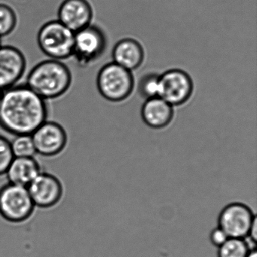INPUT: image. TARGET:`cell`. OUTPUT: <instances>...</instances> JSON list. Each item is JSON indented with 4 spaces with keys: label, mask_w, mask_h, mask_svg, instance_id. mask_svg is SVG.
I'll return each mask as SVG.
<instances>
[{
    "label": "cell",
    "mask_w": 257,
    "mask_h": 257,
    "mask_svg": "<svg viewBox=\"0 0 257 257\" xmlns=\"http://www.w3.org/2000/svg\"><path fill=\"white\" fill-rule=\"evenodd\" d=\"M228 238L229 237L225 234V231L218 226L213 228L210 234V242L213 246L217 248L222 246Z\"/></svg>",
    "instance_id": "obj_21"
},
{
    "label": "cell",
    "mask_w": 257,
    "mask_h": 257,
    "mask_svg": "<svg viewBox=\"0 0 257 257\" xmlns=\"http://www.w3.org/2000/svg\"><path fill=\"white\" fill-rule=\"evenodd\" d=\"M41 171L35 157H14L5 175L8 183L28 187Z\"/></svg>",
    "instance_id": "obj_15"
},
{
    "label": "cell",
    "mask_w": 257,
    "mask_h": 257,
    "mask_svg": "<svg viewBox=\"0 0 257 257\" xmlns=\"http://www.w3.org/2000/svg\"><path fill=\"white\" fill-rule=\"evenodd\" d=\"M251 250L246 239L228 238L218 248V257H247Z\"/></svg>",
    "instance_id": "obj_16"
},
{
    "label": "cell",
    "mask_w": 257,
    "mask_h": 257,
    "mask_svg": "<svg viewBox=\"0 0 257 257\" xmlns=\"http://www.w3.org/2000/svg\"><path fill=\"white\" fill-rule=\"evenodd\" d=\"M159 75L148 73L141 78L138 84V91L145 100L159 97Z\"/></svg>",
    "instance_id": "obj_19"
},
{
    "label": "cell",
    "mask_w": 257,
    "mask_h": 257,
    "mask_svg": "<svg viewBox=\"0 0 257 257\" xmlns=\"http://www.w3.org/2000/svg\"><path fill=\"white\" fill-rule=\"evenodd\" d=\"M174 106L159 97L145 100L141 109L142 121L147 127L155 130L166 128L174 117Z\"/></svg>",
    "instance_id": "obj_13"
},
{
    "label": "cell",
    "mask_w": 257,
    "mask_h": 257,
    "mask_svg": "<svg viewBox=\"0 0 257 257\" xmlns=\"http://www.w3.org/2000/svg\"><path fill=\"white\" fill-rule=\"evenodd\" d=\"M106 46L107 40L103 30L91 24L75 33L72 58L81 67L90 65L103 55Z\"/></svg>",
    "instance_id": "obj_6"
},
{
    "label": "cell",
    "mask_w": 257,
    "mask_h": 257,
    "mask_svg": "<svg viewBox=\"0 0 257 257\" xmlns=\"http://www.w3.org/2000/svg\"><path fill=\"white\" fill-rule=\"evenodd\" d=\"M27 68L25 54L16 46H0V91L18 85Z\"/></svg>",
    "instance_id": "obj_11"
},
{
    "label": "cell",
    "mask_w": 257,
    "mask_h": 257,
    "mask_svg": "<svg viewBox=\"0 0 257 257\" xmlns=\"http://www.w3.org/2000/svg\"><path fill=\"white\" fill-rule=\"evenodd\" d=\"M93 17L94 11L88 0H63L57 20L76 33L91 25Z\"/></svg>",
    "instance_id": "obj_12"
},
{
    "label": "cell",
    "mask_w": 257,
    "mask_h": 257,
    "mask_svg": "<svg viewBox=\"0 0 257 257\" xmlns=\"http://www.w3.org/2000/svg\"><path fill=\"white\" fill-rule=\"evenodd\" d=\"M247 257H257L256 249L251 250L249 253L248 254Z\"/></svg>",
    "instance_id": "obj_22"
},
{
    "label": "cell",
    "mask_w": 257,
    "mask_h": 257,
    "mask_svg": "<svg viewBox=\"0 0 257 257\" xmlns=\"http://www.w3.org/2000/svg\"><path fill=\"white\" fill-rule=\"evenodd\" d=\"M112 55L114 63L132 72L139 68L144 60L142 46L132 38L118 41L114 46Z\"/></svg>",
    "instance_id": "obj_14"
},
{
    "label": "cell",
    "mask_w": 257,
    "mask_h": 257,
    "mask_svg": "<svg viewBox=\"0 0 257 257\" xmlns=\"http://www.w3.org/2000/svg\"><path fill=\"white\" fill-rule=\"evenodd\" d=\"M256 220L252 208L241 202H232L222 208L218 216V227L229 238L245 239Z\"/></svg>",
    "instance_id": "obj_8"
},
{
    "label": "cell",
    "mask_w": 257,
    "mask_h": 257,
    "mask_svg": "<svg viewBox=\"0 0 257 257\" xmlns=\"http://www.w3.org/2000/svg\"><path fill=\"white\" fill-rule=\"evenodd\" d=\"M3 91H0V101H1V98H2Z\"/></svg>",
    "instance_id": "obj_23"
},
{
    "label": "cell",
    "mask_w": 257,
    "mask_h": 257,
    "mask_svg": "<svg viewBox=\"0 0 257 257\" xmlns=\"http://www.w3.org/2000/svg\"><path fill=\"white\" fill-rule=\"evenodd\" d=\"M47 101L29 87L16 85L3 91L0 127L12 135H32L48 120Z\"/></svg>",
    "instance_id": "obj_1"
},
{
    "label": "cell",
    "mask_w": 257,
    "mask_h": 257,
    "mask_svg": "<svg viewBox=\"0 0 257 257\" xmlns=\"http://www.w3.org/2000/svg\"><path fill=\"white\" fill-rule=\"evenodd\" d=\"M75 33L57 20L40 27L37 33L39 49L49 59L64 61L73 56Z\"/></svg>",
    "instance_id": "obj_3"
},
{
    "label": "cell",
    "mask_w": 257,
    "mask_h": 257,
    "mask_svg": "<svg viewBox=\"0 0 257 257\" xmlns=\"http://www.w3.org/2000/svg\"><path fill=\"white\" fill-rule=\"evenodd\" d=\"M13 159L10 140L0 135V176L5 175Z\"/></svg>",
    "instance_id": "obj_20"
},
{
    "label": "cell",
    "mask_w": 257,
    "mask_h": 257,
    "mask_svg": "<svg viewBox=\"0 0 257 257\" xmlns=\"http://www.w3.org/2000/svg\"><path fill=\"white\" fill-rule=\"evenodd\" d=\"M36 207L51 208L57 205L64 195V186L58 177L41 171L28 186Z\"/></svg>",
    "instance_id": "obj_10"
},
{
    "label": "cell",
    "mask_w": 257,
    "mask_h": 257,
    "mask_svg": "<svg viewBox=\"0 0 257 257\" xmlns=\"http://www.w3.org/2000/svg\"><path fill=\"white\" fill-rule=\"evenodd\" d=\"M193 90V81L184 70L171 69L159 75V97L174 107L187 103Z\"/></svg>",
    "instance_id": "obj_7"
},
{
    "label": "cell",
    "mask_w": 257,
    "mask_h": 257,
    "mask_svg": "<svg viewBox=\"0 0 257 257\" xmlns=\"http://www.w3.org/2000/svg\"><path fill=\"white\" fill-rule=\"evenodd\" d=\"M10 141L14 157H35V146L31 135H14Z\"/></svg>",
    "instance_id": "obj_18"
},
{
    "label": "cell",
    "mask_w": 257,
    "mask_h": 257,
    "mask_svg": "<svg viewBox=\"0 0 257 257\" xmlns=\"http://www.w3.org/2000/svg\"><path fill=\"white\" fill-rule=\"evenodd\" d=\"M97 86L103 98L112 103H120L130 97L135 88V79L132 71L112 62L100 69Z\"/></svg>",
    "instance_id": "obj_4"
},
{
    "label": "cell",
    "mask_w": 257,
    "mask_h": 257,
    "mask_svg": "<svg viewBox=\"0 0 257 257\" xmlns=\"http://www.w3.org/2000/svg\"><path fill=\"white\" fill-rule=\"evenodd\" d=\"M35 208L28 187L7 183L0 188V216L7 222H25Z\"/></svg>",
    "instance_id": "obj_5"
},
{
    "label": "cell",
    "mask_w": 257,
    "mask_h": 257,
    "mask_svg": "<svg viewBox=\"0 0 257 257\" xmlns=\"http://www.w3.org/2000/svg\"><path fill=\"white\" fill-rule=\"evenodd\" d=\"M1 45L2 44H1V39H0V46H1Z\"/></svg>",
    "instance_id": "obj_24"
},
{
    "label": "cell",
    "mask_w": 257,
    "mask_h": 257,
    "mask_svg": "<svg viewBox=\"0 0 257 257\" xmlns=\"http://www.w3.org/2000/svg\"><path fill=\"white\" fill-rule=\"evenodd\" d=\"M73 84L71 70L64 61L48 59L36 64L28 73L25 85L45 100L65 95Z\"/></svg>",
    "instance_id": "obj_2"
},
{
    "label": "cell",
    "mask_w": 257,
    "mask_h": 257,
    "mask_svg": "<svg viewBox=\"0 0 257 257\" xmlns=\"http://www.w3.org/2000/svg\"><path fill=\"white\" fill-rule=\"evenodd\" d=\"M37 155L54 157L61 154L67 147L68 135L63 125L46 120L31 135Z\"/></svg>",
    "instance_id": "obj_9"
},
{
    "label": "cell",
    "mask_w": 257,
    "mask_h": 257,
    "mask_svg": "<svg viewBox=\"0 0 257 257\" xmlns=\"http://www.w3.org/2000/svg\"><path fill=\"white\" fill-rule=\"evenodd\" d=\"M19 17L10 4L0 3V39L11 35L17 28Z\"/></svg>",
    "instance_id": "obj_17"
}]
</instances>
